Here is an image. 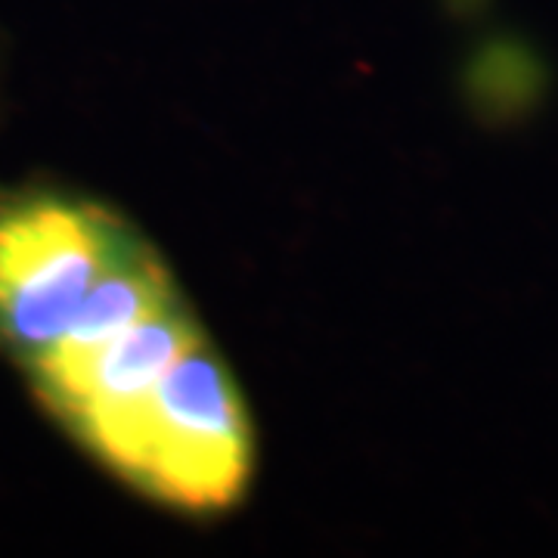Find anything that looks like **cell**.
<instances>
[{
  "mask_svg": "<svg viewBox=\"0 0 558 558\" xmlns=\"http://www.w3.org/2000/svg\"><path fill=\"white\" fill-rule=\"evenodd\" d=\"M119 472L190 509L236 497L248 475V428L230 376L199 344L153 395L90 444Z\"/></svg>",
  "mask_w": 558,
  "mask_h": 558,
  "instance_id": "1",
  "label": "cell"
},
{
  "mask_svg": "<svg viewBox=\"0 0 558 558\" xmlns=\"http://www.w3.org/2000/svg\"><path fill=\"white\" fill-rule=\"evenodd\" d=\"M100 208L28 199L0 211V339L32 360L69 332L121 245Z\"/></svg>",
  "mask_w": 558,
  "mask_h": 558,
  "instance_id": "2",
  "label": "cell"
},
{
  "mask_svg": "<svg viewBox=\"0 0 558 558\" xmlns=\"http://www.w3.org/2000/svg\"><path fill=\"white\" fill-rule=\"evenodd\" d=\"M168 307H171V282L165 267L146 248L121 242L116 258L109 260L97 286L81 304L69 332L47 354L35 360V369L87 357L100 344Z\"/></svg>",
  "mask_w": 558,
  "mask_h": 558,
  "instance_id": "3",
  "label": "cell"
}]
</instances>
